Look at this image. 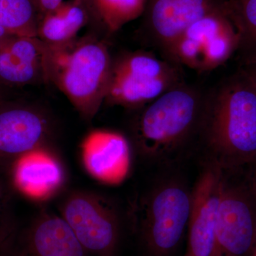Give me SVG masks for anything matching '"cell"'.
Instances as JSON below:
<instances>
[{
	"mask_svg": "<svg viewBox=\"0 0 256 256\" xmlns=\"http://www.w3.org/2000/svg\"><path fill=\"white\" fill-rule=\"evenodd\" d=\"M226 173L256 164V74L242 69L207 92L198 140Z\"/></svg>",
	"mask_w": 256,
	"mask_h": 256,
	"instance_id": "1",
	"label": "cell"
},
{
	"mask_svg": "<svg viewBox=\"0 0 256 256\" xmlns=\"http://www.w3.org/2000/svg\"><path fill=\"white\" fill-rule=\"evenodd\" d=\"M207 92L184 82L142 107L131 137L138 156L148 162H171L198 140Z\"/></svg>",
	"mask_w": 256,
	"mask_h": 256,
	"instance_id": "2",
	"label": "cell"
},
{
	"mask_svg": "<svg viewBox=\"0 0 256 256\" xmlns=\"http://www.w3.org/2000/svg\"><path fill=\"white\" fill-rule=\"evenodd\" d=\"M47 46L50 82L66 96L84 119L92 120L107 94L112 60L108 48L90 36Z\"/></svg>",
	"mask_w": 256,
	"mask_h": 256,
	"instance_id": "3",
	"label": "cell"
},
{
	"mask_svg": "<svg viewBox=\"0 0 256 256\" xmlns=\"http://www.w3.org/2000/svg\"><path fill=\"white\" fill-rule=\"evenodd\" d=\"M192 190L180 178H163L153 184L132 206L134 228L151 256H168L188 228Z\"/></svg>",
	"mask_w": 256,
	"mask_h": 256,
	"instance_id": "4",
	"label": "cell"
},
{
	"mask_svg": "<svg viewBox=\"0 0 256 256\" xmlns=\"http://www.w3.org/2000/svg\"><path fill=\"white\" fill-rule=\"evenodd\" d=\"M184 82L180 66L148 52H127L112 60L105 102L142 108Z\"/></svg>",
	"mask_w": 256,
	"mask_h": 256,
	"instance_id": "5",
	"label": "cell"
},
{
	"mask_svg": "<svg viewBox=\"0 0 256 256\" xmlns=\"http://www.w3.org/2000/svg\"><path fill=\"white\" fill-rule=\"evenodd\" d=\"M58 208L60 216L89 254L116 256L122 220L112 200L95 192L72 190L64 195Z\"/></svg>",
	"mask_w": 256,
	"mask_h": 256,
	"instance_id": "6",
	"label": "cell"
},
{
	"mask_svg": "<svg viewBox=\"0 0 256 256\" xmlns=\"http://www.w3.org/2000/svg\"><path fill=\"white\" fill-rule=\"evenodd\" d=\"M236 30L224 10L192 24L178 37L166 60L198 72L218 68L238 50Z\"/></svg>",
	"mask_w": 256,
	"mask_h": 256,
	"instance_id": "7",
	"label": "cell"
},
{
	"mask_svg": "<svg viewBox=\"0 0 256 256\" xmlns=\"http://www.w3.org/2000/svg\"><path fill=\"white\" fill-rule=\"evenodd\" d=\"M256 245V198L244 180L226 173L210 256H252Z\"/></svg>",
	"mask_w": 256,
	"mask_h": 256,
	"instance_id": "8",
	"label": "cell"
},
{
	"mask_svg": "<svg viewBox=\"0 0 256 256\" xmlns=\"http://www.w3.org/2000/svg\"><path fill=\"white\" fill-rule=\"evenodd\" d=\"M53 130V120L45 109L0 100V168L9 171L26 153L50 146Z\"/></svg>",
	"mask_w": 256,
	"mask_h": 256,
	"instance_id": "9",
	"label": "cell"
},
{
	"mask_svg": "<svg viewBox=\"0 0 256 256\" xmlns=\"http://www.w3.org/2000/svg\"><path fill=\"white\" fill-rule=\"evenodd\" d=\"M60 216L40 210L25 224L15 222L5 256H88Z\"/></svg>",
	"mask_w": 256,
	"mask_h": 256,
	"instance_id": "10",
	"label": "cell"
},
{
	"mask_svg": "<svg viewBox=\"0 0 256 256\" xmlns=\"http://www.w3.org/2000/svg\"><path fill=\"white\" fill-rule=\"evenodd\" d=\"M225 0H146L141 32L166 60L178 37L197 20L224 10Z\"/></svg>",
	"mask_w": 256,
	"mask_h": 256,
	"instance_id": "11",
	"label": "cell"
},
{
	"mask_svg": "<svg viewBox=\"0 0 256 256\" xmlns=\"http://www.w3.org/2000/svg\"><path fill=\"white\" fill-rule=\"evenodd\" d=\"M226 172L208 161L192 190L188 242L184 256H210Z\"/></svg>",
	"mask_w": 256,
	"mask_h": 256,
	"instance_id": "12",
	"label": "cell"
},
{
	"mask_svg": "<svg viewBox=\"0 0 256 256\" xmlns=\"http://www.w3.org/2000/svg\"><path fill=\"white\" fill-rule=\"evenodd\" d=\"M8 172L14 188L36 201H46L60 193L67 180L62 160L50 146L21 156Z\"/></svg>",
	"mask_w": 256,
	"mask_h": 256,
	"instance_id": "13",
	"label": "cell"
},
{
	"mask_svg": "<svg viewBox=\"0 0 256 256\" xmlns=\"http://www.w3.org/2000/svg\"><path fill=\"white\" fill-rule=\"evenodd\" d=\"M132 148L124 134L116 131H90L80 144V158L86 171L100 182L118 184L130 170Z\"/></svg>",
	"mask_w": 256,
	"mask_h": 256,
	"instance_id": "14",
	"label": "cell"
},
{
	"mask_svg": "<svg viewBox=\"0 0 256 256\" xmlns=\"http://www.w3.org/2000/svg\"><path fill=\"white\" fill-rule=\"evenodd\" d=\"M48 46L38 37L14 36L0 50V84L6 86L50 82Z\"/></svg>",
	"mask_w": 256,
	"mask_h": 256,
	"instance_id": "15",
	"label": "cell"
},
{
	"mask_svg": "<svg viewBox=\"0 0 256 256\" xmlns=\"http://www.w3.org/2000/svg\"><path fill=\"white\" fill-rule=\"evenodd\" d=\"M88 21L87 11L78 0L64 2L54 11L42 16L37 37L47 45L64 44L75 40Z\"/></svg>",
	"mask_w": 256,
	"mask_h": 256,
	"instance_id": "16",
	"label": "cell"
},
{
	"mask_svg": "<svg viewBox=\"0 0 256 256\" xmlns=\"http://www.w3.org/2000/svg\"><path fill=\"white\" fill-rule=\"evenodd\" d=\"M40 20L34 0H0V26L15 36L37 37Z\"/></svg>",
	"mask_w": 256,
	"mask_h": 256,
	"instance_id": "17",
	"label": "cell"
},
{
	"mask_svg": "<svg viewBox=\"0 0 256 256\" xmlns=\"http://www.w3.org/2000/svg\"><path fill=\"white\" fill-rule=\"evenodd\" d=\"M224 12L238 33V50L256 58V0H225Z\"/></svg>",
	"mask_w": 256,
	"mask_h": 256,
	"instance_id": "18",
	"label": "cell"
},
{
	"mask_svg": "<svg viewBox=\"0 0 256 256\" xmlns=\"http://www.w3.org/2000/svg\"><path fill=\"white\" fill-rule=\"evenodd\" d=\"M14 190L9 172L0 168V252L3 254L16 220L12 210Z\"/></svg>",
	"mask_w": 256,
	"mask_h": 256,
	"instance_id": "19",
	"label": "cell"
},
{
	"mask_svg": "<svg viewBox=\"0 0 256 256\" xmlns=\"http://www.w3.org/2000/svg\"><path fill=\"white\" fill-rule=\"evenodd\" d=\"M34 1L40 12L41 18L47 13L54 11L64 2V0H34Z\"/></svg>",
	"mask_w": 256,
	"mask_h": 256,
	"instance_id": "20",
	"label": "cell"
},
{
	"mask_svg": "<svg viewBox=\"0 0 256 256\" xmlns=\"http://www.w3.org/2000/svg\"><path fill=\"white\" fill-rule=\"evenodd\" d=\"M78 1L84 6L88 14L89 20H90V18H92V20H95L97 22L102 24L101 23L98 12L96 0H78Z\"/></svg>",
	"mask_w": 256,
	"mask_h": 256,
	"instance_id": "21",
	"label": "cell"
},
{
	"mask_svg": "<svg viewBox=\"0 0 256 256\" xmlns=\"http://www.w3.org/2000/svg\"><path fill=\"white\" fill-rule=\"evenodd\" d=\"M244 181L252 194L256 198V164L244 173Z\"/></svg>",
	"mask_w": 256,
	"mask_h": 256,
	"instance_id": "22",
	"label": "cell"
},
{
	"mask_svg": "<svg viewBox=\"0 0 256 256\" xmlns=\"http://www.w3.org/2000/svg\"><path fill=\"white\" fill-rule=\"evenodd\" d=\"M15 35L12 34L8 30L3 28L2 26H0V50Z\"/></svg>",
	"mask_w": 256,
	"mask_h": 256,
	"instance_id": "23",
	"label": "cell"
},
{
	"mask_svg": "<svg viewBox=\"0 0 256 256\" xmlns=\"http://www.w3.org/2000/svg\"><path fill=\"white\" fill-rule=\"evenodd\" d=\"M252 256H256V245L255 248H254V252H252Z\"/></svg>",
	"mask_w": 256,
	"mask_h": 256,
	"instance_id": "24",
	"label": "cell"
},
{
	"mask_svg": "<svg viewBox=\"0 0 256 256\" xmlns=\"http://www.w3.org/2000/svg\"><path fill=\"white\" fill-rule=\"evenodd\" d=\"M0 256H5L4 254L2 252H0Z\"/></svg>",
	"mask_w": 256,
	"mask_h": 256,
	"instance_id": "25",
	"label": "cell"
}]
</instances>
